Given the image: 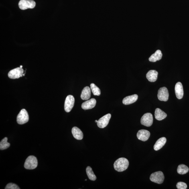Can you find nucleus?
<instances>
[{"mask_svg":"<svg viewBox=\"0 0 189 189\" xmlns=\"http://www.w3.org/2000/svg\"><path fill=\"white\" fill-rule=\"evenodd\" d=\"M129 165V161L125 158H121L114 163V168L119 172H123L127 170Z\"/></svg>","mask_w":189,"mask_h":189,"instance_id":"nucleus-1","label":"nucleus"},{"mask_svg":"<svg viewBox=\"0 0 189 189\" xmlns=\"http://www.w3.org/2000/svg\"><path fill=\"white\" fill-rule=\"evenodd\" d=\"M38 160L36 157L30 155L26 159L24 164V167L28 170H33L38 166Z\"/></svg>","mask_w":189,"mask_h":189,"instance_id":"nucleus-2","label":"nucleus"},{"mask_svg":"<svg viewBox=\"0 0 189 189\" xmlns=\"http://www.w3.org/2000/svg\"><path fill=\"white\" fill-rule=\"evenodd\" d=\"M29 120L28 113L25 109L21 110L17 116V121L19 125H23L27 122Z\"/></svg>","mask_w":189,"mask_h":189,"instance_id":"nucleus-3","label":"nucleus"},{"mask_svg":"<svg viewBox=\"0 0 189 189\" xmlns=\"http://www.w3.org/2000/svg\"><path fill=\"white\" fill-rule=\"evenodd\" d=\"M18 5L20 9L25 10L34 8L36 5V3L33 0H21Z\"/></svg>","mask_w":189,"mask_h":189,"instance_id":"nucleus-4","label":"nucleus"},{"mask_svg":"<svg viewBox=\"0 0 189 189\" xmlns=\"http://www.w3.org/2000/svg\"><path fill=\"white\" fill-rule=\"evenodd\" d=\"M150 180L152 182L157 184H162L164 180V175L161 171L155 172L151 174Z\"/></svg>","mask_w":189,"mask_h":189,"instance_id":"nucleus-5","label":"nucleus"},{"mask_svg":"<svg viewBox=\"0 0 189 189\" xmlns=\"http://www.w3.org/2000/svg\"><path fill=\"white\" fill-rule=\"evenodd\" d=\"M23 70L22 68L18 67L10 71L8 75L10 78L15 79L22 77L23 76Z\"/></svg>","mask_w":189,"mask_h":189,"instance_id":"nucleus-6","label":"nucleus"},{"mask_svg":"<svg viewBox=\"0 0 189 189\" xmlns=\"http://www.w3.org/2000/svg\"><path fill=\"white\" fill-rule=\"evenodd\" d=\"M141 122L142 125L147 127H150L153 123L152 114L150 113L144 114L141 118Z\"/></svg>","mask_w":189,"mask_h":189,"instance_id":"nucleus-7","label":"nucleus"},{"mask_svg":"<svg viewBox=\"0 0 189 189\" xmlns=\"http://www.w3.org/2000/svg\"><path fill=\"white\" fill-rule=\"evenodd\" d=\"M74 102L75 99L73 96L69 95L67 96L64 102L65 111L67 113L70 112L74 107Z\"/></svg>","mask_w":189,"mask_h":189,"instance_id":"nucleus-8","label":"nucleus"},{"mask_svg":"<svg viewBox=\"0 0 189 189\" xmlns=\"http://www.w3.org/2000/svg\"><path fill=\"white\" fill-rule=\"evenodd\" d=\"M169 93L168 89L165 87L159 89L158 94V97L160 101H168Z\"/></svg>","mask_w":189,"mask_h":189,"instance_id":"nucleus-9","label":"nucleus"},{"mask_svg":"<svg viewBox=\"0 0 189 189\" xmlns=\"http://www.w3.org/2000/svg\"><path fill=\"white\" fill-rule=\"evenodd\" d=\"M111 115L110 114H108L98 120L97 123L98 127L100 128H104L107 127L109 123Z\"/></svg>","mask_w":189,"mask_h":189,"instance_id":"nucleus-10","label":"nucleus"},{"mask_svg":"<svg viewBox=\"0 0 189 189\" xmlns=\"http://www.w3.org/2000/svg\"><path fill=\"white\" fill-rule=\"evenodd\" d=\"M150 133L146 130H140L137 135V138L140 140L145 141H147L150 137Z\"/></svg>","mask_w":189,"mask_h":189,"instance_id":"nucleus-11","label":"nucleus"},{"mask_svg":"<svg viewBox=\"0 0 189 189\" xmlns=\"http://www.w3.org/2000/svg\"><path fill=\"white\" fill-rule=\"evenodd\" d=\"M175 93L178 99H182L184 96V90L182 84L180 82L177 83L175 87Z\"/></svg>","mask_w":189,"mask_h":189,"instance_id":"nucleus-12","label":"nucleus"},{"mask_svg":"<svg viewBox=\"0 0 189 189\" xmlns=\"http://www.w3.org/2000/svg\"><path fill=\"white\" fill-rule=\"evenodd\" d=\"M96 103V100L92 98L84 102L82 104L81 107L84 110L92 109L95 107Z\"/></svg>","mask_w":189,"mask_h":189,"instance_id":"nucleus-13","label":"nucleus"},{"mask_svg":"<svg viewBox=\"0 0 189 189\" xmlns=\"http://www.w3.org/2000/svg\"><path fill=\"white\" fill-rule=\"evenodd\" d=\"M138 98V96L136 94L127 96L124 98L123 103L125 105H129L136 101Z\"/></svg>","mask_w":189,"mask_h":189,"instance_id":"nucleus-14","label":"nucleus"},{"mask_svg":"<svg viewBox=\"0 0 189 189\" xmlns=\"http://www.w3.org/2000/svg\"><path fill=\"white\" fill-rule=\"evenodd\" d=\"M72 133L75 138L81 140L83 138L84 135L82 131L77 127H74L72 129Z\"/></svg>","mask_w":189,"mask_h":189,"instance_id":"nucleus-15","label":"nucleus"},{"mask_svg":"<svg viewBox=\"0 0 189 189\" xmlns=\"http://www.w3.org/2000/svg\"><path fill=\"white\" fill-rule=\"evenodd\" d=\"M158 72L155 70H150L147 73L146 77L149 82H155L157 79Z\"/></svg>","mask_w":189,"mask_h":189,"instance_id":"nucleus-16","label":"nucleus"},{"mask_svg":"<svg viewBox=\"0 0 189 189\" xmlns=\"http://www.w3.org/2000/svg\"><path fill=\"white\" fill-rule=\"evenodd\" d=\"M91 96V89L88 86L84 87L82 90L81 98L82 100H87Z\"/></svg>","mask_w":189,"mask_h":189,"instance_id":"nucleus-17","label":"nucleus"},{"mask_svg":"<svg viewBox=\"0 0 189 189\" xmlns=\"http://www.w3.org/2000/svg\"><path fill=\"white\" fill-rule=\"evenodd\" d=\"M166 138L163 137L159 138L156 141L154 145V149L155 151H158L162 148L166 144Z\"/></svg>","mask_w":189,"mask_h":189,"instance_id":"nucleus-18","label":"nucleus"},{"mask_svg":"<svg viewBox=\"0 0 189 189\" xmlns=\"http://www.w3.org/2000/svg\"><path fill=\"white\" fill-rule=\"evenodd\" d=\"M155 119L158 121H161L166 118L167 115L166 113L159 108H157L155 114Z\"/></svg>","mask_w":189,"mask_h":189,"instance_id":"nucleus-19","label":"nucleus"},{"mask_svg":"<svg viewBox=\"0 0 189 189\" xmlns=\"http://www.w3.org/2000/svg\"><path fill=\"white\" fill-rule=\"evenodd\" d=\"M163 55L161 51L158 50L155 52L154 54H153L149 58V62H155L161 59Z\"/></svg>","mask_w":189,"mask_h":189,"instance_id":"nucleus-20","label":"nucleus"},{"mask_svg":"<svg viewBox=\"0 0 189 189\" xmlns=\"http://www.w3.org/2000/svg\"><path fill=\"white\" fill-rule=\"evenodd\" d=\"M189 168L188 166L184 164L179 165L177 168V172L179 174H184L188 172Z\"/></svg>","mask_w":189,"mask_h":189,"instance_id":"nucleus-21","label":"nucleus"},{"mask_svg":"<svg viewBox=\"0 0 189 189\" xmlns=\"http://www.w3.org/2000/svg\"><path fill=\"white\" fill-rule=\"evenodd\" d=\"M86 170L89 179L92 181H95L96 179V177L92 171L91 167L88 166L86 167Z\"/></svg>","mask_w":189,"mask_h":189,"instance_id":"nucleus-22","label":"nucleus"},{"mask_svg":"<svg viewBox=\"0 0 189 189\" xmlns=\"http://www.w3.org/2000/svg\"><path fill=\"white\" fill-rule=\"evenodd\" d=\"M7 137H5L2 140L0 143V149L2 150L6 149L10 147V144L7 142Z\"/></svg>","mask_w":189,"mask_h":189,"instance_id":"nucleus-23","label":"nucleus"},{"mask_svg":"<svg viewBox=\"0 0 189 189\" xmlns=\"http://www.w3.org/2000/svg\"><path fill=\"white\" fill-rule=\"evenodd\" d=\"M90 88H91L94 95L99 96L101 94V90H100V89L97 87L95 84L93 83L90 84Z\"/></svg>","mask_w":189,"mask_h":189,"instance_id":"nucleus-24","label":"nucleus"},{"mask_svg":"<svg viewBox=\"0 0 189 189\" xmlns=\"http://www.w3.org/2000/svg\"><path fill=\"white\" fill-rule=\"evenodd\" d=\"M5 189H20L19 187L13 183H10L7 184L6 186Z\"/></svg>","mask_w":189,"mask_h":189,"instance_id":"nucleus-25","label":"nucleus"},{"mask_svg":"<svg viewBox=\"0 0 189 189\" xmlns=\"http://www.w3.org/2000/svg\"><path fill=\"white\" fill-rule=\"evenodd\" d=\"M177 188L178 189H186L187 188V184L184 182H178L177 184Z\"/></svg>","mask_w":189,"mask_h":189,"instance_id":"nucleus-26","label":"nucleus"},{"mask_svg":"<svg viewBox=\"0 0 189 189\" xmlns=\"http://www.w3.org/2000/svg\"><path fill=\"white\" fill-rule=\"evenodd\" d=\"M95 122L96 123H97V122H98V121H97V120H95Z\"/></svg>","mask_w":189,"mask_h":189,"instance_id":"nucleus-27","label":"nucleus"},{"mask_svg":"<svg viewBox=\"0 0 189 189\" xmlns=\"http://www.w3.org/2000/svg\"><path fill=\"white\" fill-rule=\"evenodd\" d=\"M22 67H23V66H20V67L21 68H22Z\"/></svg>","mask_w":189,"mask_h":189,"instance_id":"nucleus-28","label":"nucleus"},{"mask_svg":"<svg viewBox=\"0 0 189 189\" xmlns=\"http://www.w3.org/2000/svg\"><path fill=\"white\" fill-rule=\"evenodd\" d=\"M85 181H87V180L86 179V180H85Z\"/></svg>","mask_w":189,"mask_h":189,"instance_id":"nucleus-29","label":"nucleus"}]
</instances>
